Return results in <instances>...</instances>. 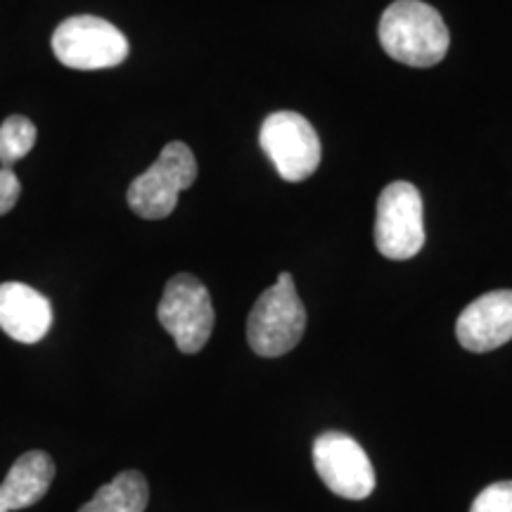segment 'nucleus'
Listing matches in <instances>:
<instances>
[{"label": "nucleus", "mask_w": 512, "mask_h": 512, "mask_svg": "<svg viewBox=\"0 0 512 512\" xmlns=\"http://www.w3.org/2000/svg\"><path fill=\"white\" fill-rule=\"evenodd\" d=\"M53 53L79 72L117 67L128 57V41L114 24L93 15L64 19L53 34Z\"/></svg>", "instance_id": "20e7f679"}, {"label": "nucleus", "mask_w": 512, "mask_h": 512, "mask_svg": "<svg viewBox=\"0 0 512 512\" xmlns=\"http://www.w3.org/2000/svg\"><path fill=\"white\" fill-rule=\"evenodd\" d=\"M53 325L46 294L24 283H0V330L19 344H36Z\"/></svg>", "instance_id": "9d476101"}, {"label": "nucleus", "mask_w": 512, "mask_h": 512, "mask_svg": "<svg viewBox=\"0 0 512 512\" xmlns=\"http://www.w3.org/2000/svg\"><path fill=\"white\" fill-rule=\"evenodd\" d=\"M313 467L332 494L363 501L375 491V470L363 446L349 434L325 432L313 441Z\"/></svg>", "instance_id": "6e6552de"}, {"label": "nucleus", "mask_w": 512, "mask_h": 512, "mask_svg": "<svg viewBox=\"0 0 512 512\" xmlns=\"http://www.w3.org/2000/svg\"><path fill=\"white\" fill-rule=\"evenodd\" d=\"M150 503V486L143 472H119L110 484L100 486L79 512H145Z\"/></svg>", "instance_id": "f8f14e48"}, {"label": "nucleus", "mask_w": 512, "mask_h": 512, "mask_svg": "<svg viewBox=\"0 0 512 512\" xmlns=\"http://www.w3.org/2000/svg\"><path fill=\"white\" fill-rule=\"evenodd\" d=\"M55 479V463L46 451H27L15 460L0 484V512L31 508L48 494Z\"/></svg>", "instance_id": "9b49d317"}, {"label": "nucleus", "mask_w": 512, "mask_h": 512, "mask_svg": "<svg viewBox=\"0 0 512 512\" xmlns=\"http://www.w3.org/2000/svg\"><path fill=\"white\" fill-rule=\"evenodd\" d=\"M197 178V162L185 143H169L145 174L128 185V207L140 219L159 221L176 209L178 195Z\"/></svg>", "instance_id": "7ed1b4c3"}, {"label": "nucleus", "mask_w": 512, "mask_h": 512, "mask_svg": "<svg viewBox=\"0 0 512 512\" xmlns=\"http://www.w3.org/2000/svg\"><path fill=\"white\" fill-rule=\"evenodd\" d=\"M458 342L467 351L486 354L512 339V290H496L475 299L458 316Z\"/></svg>", "instance_id": "1a4fd4ad"}, {"label": "nucleus", "mask_w": 512, "mask_h": 512, "mask_svg": "<svg viewBox=\"0 0 512 512\" xmlns=\"http://www.w3.org/2000/svg\"><path fill=\"white\" fill-rule=\"evenodd\" d=\"M259 143L283 181H306L320 164V140L309 119L297 112L268 114L261 124Z\"/></svg>", "instance_id": "0eeeda50"}, {"label": "nucleus", "mask_w": 512, "mask_h": 512, "mask_svg": "<svg viewBox=\"0 0 512 512\" xmlns=\"http://www.w3.org/2000/svg\"><path fill=\"white\" fill-rule=\"evenodd\" d=\"M157 318L183 354H197L214 330V304L209 290L195 275H174L164 287Z\"/></svg>", "instance_id": "39448f33"}, {"label": "nucleus", "mask_w": 512, "mask_h": 512, "mask_svg": "<svg viewBox=\"0 0 512 512\" xmlns=\"http://www.w3.org/2000/svg\"><path fill=\"white\" fill-rule=\"evenodd\" d=\"M22 195V183L12 169H0V216H5L15 207Z\"/></svg>", "instance_id": "2eb2a0df"}, {"label": "nucleus", "mask_w": 512, "mask_h": 512, "mask_svg": "<svg viewBox=\"0 0 512 512\" xmlns=\"http://www.w3.org/2000/svg\"><path fill=\"white\" fill-rule=\"evenodd\" d=\"M377 252L392 261L413 259L425 245L422 197L413 183L396 181L380 192L375 219Z\"/></svg>", "instance_id": "423d86ee"}, {"label": "nucleus", "mask_w": 512, "mask_h": 512, "mask_svg": "<svg viewBox=\"0 0 512 512\" xmlns=\"http://www.w3.org/2000/svg\"><path fill=\"white\" fill-rule=\"evenodd\" d=\"M380 43L392 60L408 67H432L444 60L448 29L432 5L420 0H396L382 12Z\"/></svg>", "instance_id": "f257e3e1"}, {"label": "nucleus", "mask_w": 512, "mask_h": 512, "mask_svg": "<svg viewBox=\"0 0 512 512\" xmlns=\"http://www.w3.org/2000/svg\"><path fill=\"white\" fill-rule=\"evenodd\" d=\"M470 512H512V482H496L486 486L475 498Z\"/></svg>", "instance_id": "4468645a"}, {"label": "nucleus", "mask_w": 512, "mask_h": 512, "mask_svg": "<svg viewBox=\"0 0 512 512\" xmlns=\"http://www.w3.org/2000/svg\"><path fill=\"white\" fill-rule=\"evenodd\" d=\"M306 309L294 287L292 273H280L275 285L256 299L247 318V342L264 358L285 356L302 342Z\"/></svg>", "instance_id": "f03ea898"}, {"label": "nucleus", "mask_w": 512, "mask_h": 512, "mask_svg": "<svg viewBox=\"0 0 512 512\" xmlns=\"http://www.w3.org/2000/svg\"><path fill=\"white\" fill-rule=\"evenodd\" d=\"M36 126L34 121L22 117V114H12L0 124V162L15 164L31 152L36 143Z\"/></svg>", "instance_id": "ddd939ff"}]
</instances>
